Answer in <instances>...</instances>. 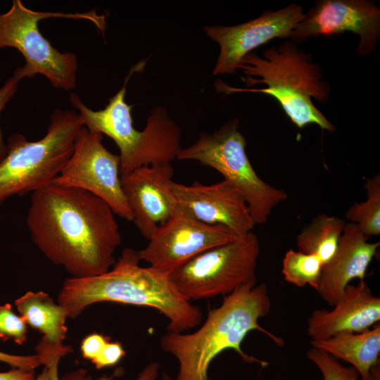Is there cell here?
<instances>
[{
	"mask_svg": "<svg viewBox=\"0 0 380 380\" xmlns=\"http://www.w3.org/2000/svg\"><path fill=\"white\" fill-rule=\"evenodd\" d=\"M322 267L317 255L289 250L283 258L281 273L286 281L296 286L310 285L317 290Z\"/></svg>",
	"mask_w": 380,
	"mask_h": 380,
	"instance_id": "cell-22",
	"label": "cell"
},
{
	"mask_svg": "<svg viewBox=\"0 0 380 380\" xmlns=\"http://www.w3.org/2000/svg\"><path fill=\"white\" fill-rule=\"evenodd\" d=\"M246 74L241 80L247 88L229 87L221 80L215 83L220 92H253L275 99L291 121L298 128L316 124L321 129L334 132L336 128L313 104L328 100L330 87L322 79L321 68L310 56L298 50L292 42L264 52L263 58L250 53L242 59L239 68Z\"/></svg>",
	"mask_w": 380,
	"mask_h": 380,
	"instance_id": "cell-4",
	"label": "cell"
},
{
	"mask_svg": "<svg viewBox=\"0 0 380 380\" xmlns=\"http://www.w3.org/2000/svg\"><path fill=\"white\" fill-rule=\"evenodd\" d=\"M17 89L18 82L13 77H10L0 88V113L15 94ZM6 151V144L3 141L2 132L0 128V161L5 156Z\"/></svg>",
	"mask_w": 380,
	"mask_h": 380,
	"instance_id": "cell-29",
	"label": "cell"
},
{
	"mask_svg": "<svg viewBox=\"0 0 380 380\" xmlns=\"http://www.w3.org/2000/svg\"><path fill=\"white\" fill-rule=\"evenodd\" d=\"M306 355L319 369L322 375V380L359 379L360 374L355 368L343 366L338 360L319 349L312 347Z\"/></svg>",
	"mask_w": 380,
	"mask_h": 380,
	"instance_id": "cell-23",
	"label": "cell"
},
{
	"mask_svg": "<svg viewBox=\"0 0 380 380\" xmlns=\"http://www.w3.org/2000/svg\"><path fill=\"white\" fill-rule=\"evenodd\" d=\"M170 188L177 208L199 221L223 225L236 236L252 232L255 225L244 197L225 179L210 185L171 181Z\"/></svg>",
	"mask_w": 380,
	"mask_h": 380,
	"instance_id": "cell-14",
	"label": "cell"
},
{
	"mask_svg": "<svg viewBox=\"0 0 380 380\" xmlns=\"http://www.w3.org/2000/svg\"><path fill=\"white\" fill-rule=\"evenodd\" d=\"M304 15L302 6L291 4L278 11H265L242 24L204 27L208 37L220 48L213 75L232 74L253 49L275 38H289Z\"/></svg>",
	"mask_w": 380,
	"mask_h": 380,
	"instance_id": "cell-13",
	"label": "cell"
},
{
	"mask_svg": "<svg viewBox=\"0 0 380 380\" xmlns=\"http://www.w3.org/2000/svg\"><path fill=\"white\" fill-rule=\"evenodd\" d=\"M310 343L312 347L350 363L362 380H368L370 369L379 362L380 324L360 333L340 332L326 339L311 341Z\"/></svg>",
	"mask_w": 380,
	"mask_h": 380,
	"instance_id": "cell-19",
	"label": "cell"
},
{
	"mask_svg": "<svg viewBox=\"0 0 380 380\" xmlns=\"http://www.w3.org/2000/svg\"><path fill=\"white\" fill-rule=\"evenodd\" d=\"M125 355V351L120 342L109 341L94 365L97 369L111 367L118 363Z\"/></svg>",
	"mask_w": 380,
	"mask_h": 380,
	"instance_id": "cell-27",
	"label": "cell"
},
{
	"mask_svg": "<svg viewBox=\"0 0 380 380\" xmlns=\"http://www.w3.org/2000/svg\"><path fill=\"white\" fill-rule=\"evenodd\" d=\"M260 241L253 232L208 249L168 272L186 300L227 295L255 277Z\"/></svg>",
	"mask_w": 380,
	"mask_h": 380,
	"instance_id": "cell-9",
	"label": "cell"
},
{
	"mask_svg": "<svg viewBox=\"0 0 380 380\" xmlns=\"http://www.w3.org/2000/svg\"><path fill=\"white\" fill-rule=\"evenodd\" d=\"M226 227L208 224L177 208L154 231L147 246L138 251L141 261L169 272L198 254L233 241Z\"/></svg>",
	"mask_w": 380,
	"mask_h": 380,
	"instance_id": "cell-11",
	"label": "cell"
},
{
	"mask_svg": "<svg viewBox=\"0 0 380 380\" xmlns=\"http://www.w3.org/2000/svg\"><path fill=\"white\" fill-rule=\"evenodd\" d=\"M246 146V139L239 130V121L233 118L212 134L201 133L194 144L180 149L177 158L196 160L219 172L241 193L255 224H263L288 195L257 175Z\"/></svg>",
	"mask_w": 380,
	"mask_h": 380,
	"instance_id": "cell-8",
	"label": "cell"
},
{
	"mask_svg": "<svg viewBox=\"0 0 380 380\" xmlns=\"http://www.w3.org/2000/svg\"><path fill=\"white\" fill-rule=\"evenodd\" d=\"M351 32L359 37L358 55L368 56L380 39V9L367 0H322L305 13L293 30L291 42Z\"/></svg>",
	"mask_w": 380,
	"mask_h": 380,
	"instance_id": "cell-12",
	"label": "cell"
},
{
	"mask_svg": "<svg viewBox=\"0 0 380 380\" xmlns=\"http://www.w3.org/2000/svg\"><path fill=\"white\" fill-rule=\"evenodd\" d=\"M161 380H173V379L170 376V375L166 372H163L162 374V378Z\"/></svg>",
	"mask_w": 380,
	"mask_h": 380,
	"instance_id": "cell-33",
	"label": "cell"
},
{
	"mask_svg": "<svg viewBox=\"0 0 380 380\" xmlns=\"http://www.w3.org/2000/svg\"><path fill=\"white\" fill-rule=\"evenodd\" d=\"M49 18L88 20L105 32V16L98 15L94 9L82 13L35 11L20 0H13L10 9L0 14V49L14 48L23 56L25 65L12 76L18 82L39 74L55 88L71 90L76 87L77 59L73 53L58 51L41 34L38 23Z\"/></svg>",
	"mask_w": 380,
	"mask_h": 380,
	"instance_id": "cell-7",
	"label": "cell"
},
{
	"mask_svg": "<svg viewBox=\"0 0 380 380\" xmlns=\"http://www.w3.org/2000/svg\"><path fill=\"white\" fill-rule=\"evenodd\" d=\"M35 375L34 371L20 368L0 372V380H34Z\"/></svg>",
	"mask_w": 380,
	"mask_h": 380,
	"instance_id": "cell-30",
	"label": "cell"
},
{
	"mask_svg": "<svg viewBox=\"0 0 380 380\" xmlns=\"http://www.w3.org/2000/svg\"><path fill=\"white\" fill-rule=\"evenodd\" d=\"M368 380H380L379 362L374 365L370 369Z\"/></svg>",
	"mask_w": 380,
	"mask_h": 380,
	"instance_id": "cell-31",
	"label": "cell"
},
{
	"mask_svg": "<svg viewBox=\"0 0 380 380\" xmlns=\"http://www.w3.org/2000/svg\"><path fill=\"white\" fill-rule=\"evenodd\" d=\"M270 309L266 284H258L254 277L227 294L219 307L209 309L206 319L196 331H167L161 336L160 346L178 362L177 374L173 380H208L211 362L226 350H234L245 362L266 367L268 362L247 355L241 344L248 333L258 330L276 344L284 345L282 338L258 323Z\"/></svg>",
	"mask_w": 380,
	"mask_h": 380,
	"instance_id": "cell-2",
	"label": "cell"
},
{
	"mask_svg": "<svg viewBox=\"0 0 380 380\" xmlns=\"http://www.w3.org/2000/svg\"><path fill=\"white\" fill-rule=\"evenodd\" d=\"M332 310H315L308 319L311 341L328 338L338 333H360L380 319V298L374 296L364 279L348 284Z\"/></svg>",
	"mask_w": 380,
	"mask_h": 380,
	"instance_id": "cell-16",
	"label": "cell"
},
{
	"mask_svg": "<svg viewBox=\"0 0 380 380\" xmlns=\"http://www.w3.org/2000/svg\"><path fill=\"white\" fill-rule=\"evenodd\" d=\"M144 64H137L130 70L122 87L109 99L103 109L93 110L77 94H70V102L78 110L83 127L91 132L107 135L118 146L120 176L141 167L171 163L181 149L180 128L164 108L152 110L142 131L137 130L133 125V105L125 100L127 84L131 75L142 69Z\"/></svg>",
	"mask_w": 380,
	"mask_h": 380,
	"instance_id": "cell-5",
	"label": "cell"
},
{
	"mask_svg": "<svg viewBox=\"0 0 380 380\" xmlns=\"http://www.w3.org/2000/svg\"><path fill=\"white\" fill-rule=\"evenodd\" d=\"M26 222L37 248L72 278L102 274L116 261L122 239L115 213L85 190L52 184L33 192Z\"/></svg>",
	"mask_w": 380,
	"mask_h": 380,
	"instance_id": "cell-1",
	"label": "cell"
},
{
	"mask_svg": "<svg viewBox=\"0 0 380 380\" xmlns=\"http://www.w3.org/2000/svg\"><path fill=\"white\" fill-rule=\"evenodd\" d=\"M173 174L171 163H164L141 167L120 176L132 222L147 240L177 209L170 188Z\"/></svg>",
	"mask_w": 380,
	"mask_h": 380,
	"instance_id": "cell-15",
	"label": "cell"
},
{
	"mask_svg": "<svg viewBox=\"0 0 380 380\" xmlns=\"http://www.w3.org/2000/svg\"><path fill=\"white\" fill-rule=\"evenodd\" d=\"M82 127L78 113L56 109L41 139L29 141L20 134H12L0 161V203L12 195L51 185L71 156Z\"/></svg>",
	"mask_w": 380,
	"mask_h": 380,
	"instance_id": "cell-6",
	"label": "cell"
},
{
	"mask_svg": "<svg viewBox=\"0 0 380 380\" xmlns=\"http://www.w3.org/2000/svg\"><path fill=\"white\" fill-rule=\"evenodd\" d=\"M160 365L156 362H151L146 365L139 372L138 376L133 380H156L159 375ZM115 374L111 375L103 374L99 378L93 379L87 375V372L80 369L68 374L62 379L59 376L52 379V380H113Z\"/></svg>",
	"mask_w": 380,
	"mask_h": 380,
	"instance_id": "cell-25",
	"label": "cell"
},
{
	"mask_svg": "<svg viewBox=\"0 0 380 380\" xmlns=\"http://www.w3.org/2000/svg\"><path fill=\"white\" fill-rule=\"evenodd\" d=\"M0 361L10 365L13 368H20L32 370L42 365L38 355H16L5 353L0 351Z\"/></svg>",
	"mask_w": 380,
	"mask_h": 380,
	"instance_id": "cell-28",
	"label": "cell"
},
{
	"mask_svg": "<svg viewBox=\"0 0 380 380\" xmlns=\"http://www.w3.org/2000/svg\"><path fill=\"white\" fill-rule=\"evenodd\" d=\"M368 239L355 224L346 223L334 256L322 267L316 290L329 305H335L352 279H364L380 244Z\"/></svg>",
	"mask_w": 380,
	"mask_h": 380,
	"instance_id": "cell-17",
	"label": "cell"
},
{
	"mask_svg": "<svg viewBox=\"0 0 380 380\" xmlns=\"http://www.w3.org/2000/svg\"><path fill=\"white\" fill-rule=\"evenodd\" d=\"M109 341L110 339L106 336L96 333L86 336L80 346L82 357L94 364Z\"/></svg>",
	"mask_w": 380,
	"mask_h": 380,
	"instance_id": "cell-26",
	"label": "cell"
},
{
	"mask_svg": "<svg viewBox=\"0 0 380 380\" xmlns=\"http://www.w3.org/2000/svg\"><path fill=\"white\" fill-rule=\"evenodd\" d=\"M27 324L25 319L17 315L8 303L0 305V339L13 340L18 345L27 341Z\"/></svg>",
	"mask_w": 380,
	"mask_h": 380,
	"instance_id": "cell-24",
	"label": "cell"
},
{
	"mask_svg": "<svg viewBox=\"0 0 380 380\" xmlns=\"http://www.w3.org/2000/svg\"><path fill=\"white\" fill-rule=\"evenodd\" d=\"M346 223L338 217L319 214L298 234V251L317 255L324 265L334 256Z\"/></svg>",
	"mask_w": 380,
	"mask_h": 380,
	"instance_id": "cell-20",
	"label": "cell"
},
{
	"mask_svg": "<svg viewBox=\"0 0 380 380\" xmlns=\"http://www.w3.org/2000/svg\"><path fill=\"white\" fill-rule=\"evenodd\" d=\"M367 199L354 203L346 211V219L355 224L367 236L380 234V175L366 179Z\"/></svg>",
	"mask_w": 380,
	"mask_h": 380,
	"instance_id": "cell-21",
	"label": "cell"
},
{
	"mask_svg": "<svg viewBox=\"0 0 380 380\" xmlns=\"http://www.w3.org/2000/svg\"><path fill=\"white\" fill-rule=\"evenodd\" d=\"M15 305L27 326L42 334L35 348L42 365L51 374H58L61 359L72 351L71 347L63 345L68 318L66 309L44 291H28L17 299Z\"/></svg>",
	"mask_w": 380,
	"mask_h": 380,
	"instance_id": "cell-18",
	"label": "cell"
},
{
	"mask_svg": "<svg viewBox=\"0 0 380 380\" xmlns=\"http://www.w3.org/2000/svg\"><path fill=\"white\" fill-rule=\"evenodd\" d=\"M103 137L82 127L71 156L53 184L85 190L107 203L115 215L132 222L121 185L119 155L103 145Z\"/></svg>",
	"mask_w": 380,
	"mask_h": 380,
	"instance_id": "cell-10",
	"label": "cell"
},
{
	"mask_svg": "<svg viewBox=\"0 0 380 380\" xmlns=\"http://www.w3.org/2000/svg\"><path fill=\"white\" fill-rule=\"evenodd\" d=\"M34 380H52V376L49 369L44 367L43 371L35 376Z\"/></svg>",
	"mask_w": 380,
	"mask_h": 380,
	"instance_id": "cell-32",
	"label": "cell"
},
{
	"mask_svg": "<svg viewBox=\"0 0 380 380\" xmlns=\"http://www.w3.org/2000/svg\"><path fill=\"white\" fill-rule=\"evenodd\" d=\"M140 262L138 251L125 248L106 272L66 279L57 302L66 309L71 319L91 304L110 301L158 310L168 319L170 332L182 333L198 326L203 319L201 309L179 294L168 272L142 267Z\"/></svg>",
	"mask_w": 380,
	"mask_h": 380,
	"instance_id": "cell-3",
	"label": "cell"
}]
</instances>
